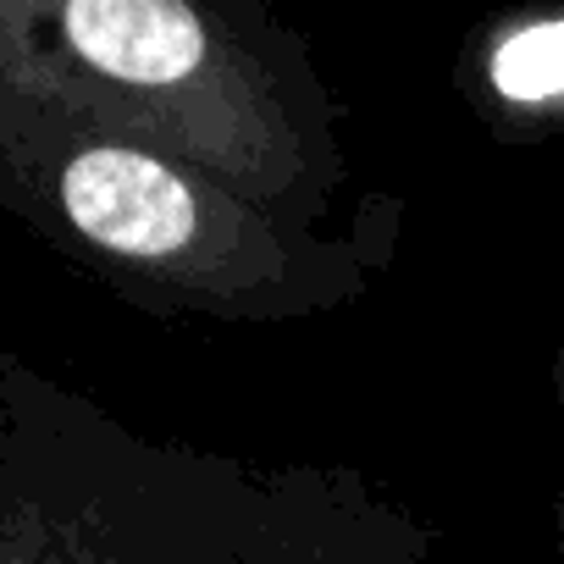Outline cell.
<instances>
[{
  "mask_svg": "<svg viewBox=\"0 0 564 564\" xmlns=\"http://www.w3.org/2000/svg\"><path fill=\"white\" fill-rule=\"evenodd\" d=\"M62 216L95 249L122 260H161L194 238L199 205L188 183L144 150L89 144L56 177Z\"/></svg>",
  "mask_w": 564,
  "mask_h": 564,
  "instance_id": "6da1fadb",
  "label": "cell"
},
{
  "mask_svg": "<svg viewBox=\"0 0 564 564\" xmlns=\"http://www.w3.org/2000/svg\"><path fill=\"white\" fill-rule=\"evenodd\" d=\"M62 40L117 84H177L205 62V29L177 0H78L62 12Z\"/></svg>",
  "mask_w": 564,
  "mask_h": 564,
  "instance_id": "7a4b0ae2",
  "label": "cell"
},
{
  "mask_svg": "<svg viewBox=\"0 0 564 564\" xmlns=\"http://www.w3.org/2000/svg\"><path fill=\"white\" fill-rule=\"evenodd\" d=\"M492 84L509 100H558L564 95V23H531L492 56Z\"/></svg>",
  "mask_w": 564,
  "mask_h": 564,
  "instance_id": "3957f363",
  "label": "cell"
}]
</instances>
